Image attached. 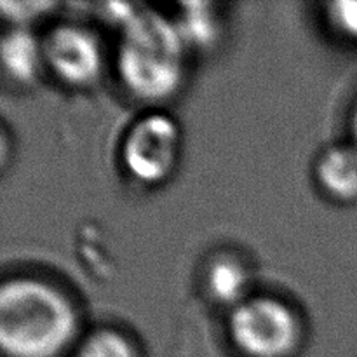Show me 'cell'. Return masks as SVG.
Returning a JSON list of instances; mask_svg holds the SVG:
<instances>
[{"label":"cell","instance_id":"8fae6325","mask_svg":"<svg viewBox=\"0 0 357 357\" xmlns=\"http://www.w3.org/2000/svg\"><path fill=\"white\" fill-rule=\"evenodd\" d=\"M54 2H9L2 0L0 2V10L6 20L16 28H28V24L33 23L40 16H44L47 10L54 9Z\"/></svg>","mask_w":357,"mask_h":357},{"label":"cell","instance_id":"ba28073f","mask_svg":"<svg viewBox=\"0 0 357 357\" xmlns=\"http://www.w3.org/2000/svg\"><path fill=\"white\" fill-rule=\"evenodd\" d=\"M250 275L246 267L232 257H222L211 264L206 288L213 300L222 305H241L246 298Z\"/></svg>","mask_w":357,"mask_h":357},{"label":"cell","instance_id":"9c48e42d","mask_svg":"<svg viewBox=\"0 0 357 357\" xmlns=\"http://www.w3.org/2000/svg\"><path fill=\"white\" fill-rule=\"evenodd\" d=\"M180 9V17L174 20V24H176L185 45L208 49L209 45L215 44L220 30L211 3L187 2L181 3Z\"/></svg>","mask_w":357,"mask_h":357},{"label":"cell","instance_id":"7c38bea8","mask_svg":"<svg viewBox=\"0 0 357 357\" xmlns=\"http://www.w3.org/2000/svg\"><path fill=\"white\" fill-rule=\"evenodd\" d=\"M328 21L338 33L357 40V0H337L326 6Z\"/></svg>","mask_w":357,"mask_h":357},{"label":"cell","instance_id":"6da1fadb","mask_svg":"<svg viewBox=\"0 0 357 357\" xmlns=\"http://www.w3.org/2000/svg\"><path fill=\"white\" fill-rule=\"evenodd\" d=\"M77 326L72 302L49 282L21 278L0 288V347L7 357H58Z\"/></svg>","mask_w":357,"mask_h":357},{"label":"cell","instance_id":"4fadbf2b","mask_svg":"<svg viewBox=\"0 0 357 357\" xmlns=\"http://www.w3.org/2000/svg\"><path fill=\"white\" fill-rule=\"evenodd\" d=\"M351 132L352 138H354V145L357 146V101L352 108V115H351Z\"/></svg>","mask_w":357,"mask_h":357},{"label":"cell","instance_id":"5b68a950","mask_svg":"<svg viewBox=\"0 0 357 357\" xmlns=\"http://www.w3.org/2000/svg\"><path fill=\"white\" fill-rule=\"evenodd\" d=\"M44 65L70 87H89L100 79L103 54L93 31L73 23H61L42 40Z\"/></svg>","mask_w":357,"mask_h":357},{"label":"cell","instance_id":"8992f818","mask_svg":"<svg viewBox=\"0 0 357 357\" xmlns=\"http://www.w3.org/2000/svg\"><path fill=\"white\" fill-rule=\"evenodd\" d=\"M316 180L326 195L338 202L357 201V146L340 143L317 157Z\"/></svg>","mask_w":357,"mask_h":357},{"label":"cell","instance_id":"30bf717a","mask_svg":"<svg viewBox=\"0 0 357 357\" xmlns=\"http://www.w3.org/2000/svg\"><path fill=\"white\" fill-rule=\"evenodd\" d=\"M75 357H136V352L119 331L96 330L80 344Z\"/></svg>","mask_w":357,"mask_h":357},{"label":"cell","instance_id":"277c9868","mask_svg":"<svg viewBox=\"0 0 357 357\" xmlns=\"http://www.w3.org/2000/svg\"><path fill=\"white\" fill-rule=\"evenodd\" d=\"M180 126L167 114H146L136 119L122 143V162L135 180L145 185L162 183L171 176L180 157Z\"/></svg>","mask_w":357,"mask_h":357},{"label":"cell","instance_id":"7a4b0ae2","mask_svg":"<svg viewBox=\"0 0 357 357\" xmlns=\"http://www.w3.org/2000/svg\"><path fill=\"white\" fill-rule=\"evenodd\" d=\"M185 51L174 20L142 7L121 28L115 58L119 77L138 100H169L183 82Z\"/></svg>","mask_w":357,"mask_h":357},{"label":"cell","instance_id":"52a82bcc","mask_svg":"<svg viewBox=\"0 0 357 357\" xmlns=\"http://www.w3.org/2000/svg\"><path fill=\"white\" fill-rule=\"evenodd\" d=\"M0 56L7 75L20 84L33 82L44 65L42 42L28 28H10L0 42Z\"/></svg>","mask_w":357,"mask_h":357},{"label":"cell","instance_id":"3957f363","mask_svg":"<svg viewBox=\"0 0 357 357\" xmlns=\"http://www.w3.org/2000/svg\"><path fill=\"white\" fill-rule=\"evenodd\" d=\"M230 340L248 357H288L302 337L298 317L274 296H253L234 307Z\"/></svg>","mask_w":357,"mask_h":357}]
</instances>
